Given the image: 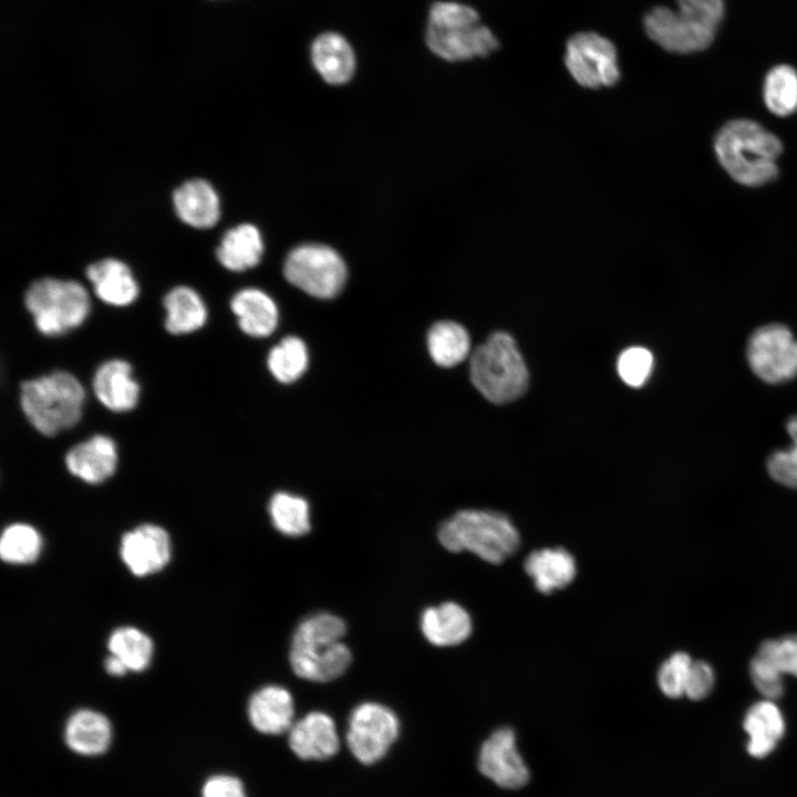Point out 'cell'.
I'll return each mask as SVG.
<instances>
[{"mask_svg":"<svg viewBox=\"0 0 797 797\" xmlns=\"http://www.w3.org/2000/svg\"><path fill=\"white\" fill-rule=\"evenodd\" d=\"M677 10L690 18L717 29L724 18V0H676Z\"/></svg>","mask_w":797,"mask_h":797,"instance_id":"cell-39","label":"cell"},{"mask_svg":"<svg viewBox=\"0 0 797 797\" xmlns=\"http://www.w3.org/2000/svg\"><path fill=\"white\" fill-rule=\"evenodd\" d=\"M749 667L770 679L783 680L785 674L797 677V634L763 642Z\"/></svg>","mask_w":797,"mask_h":797,"instance_id":"cell-30","label":"cell"},{"mask_svg":"<svg viewBox=\"0 0 797 797\" xmlns=\"http://www.w3.org/2000/svg\"><path fill=\"white\" fill-rule=\"evenodd\" d=\"M262 252L263 242L258 228L241 224L225 232L216 257L226 269L238 272L257 266Z\"/></svg>","mask_w":797,"mask_h":797,"instance_id":"cell-28","label":"cell"},{"mask_svg":"<svg viewBox=\"0 0 797 797\" xmlns=\"http://www.w3.org/2000/svg\"><path fill=\"white\" fill-rule=\"evenodd\" d=\"M311 61L329 84L348 82L355 70V55L349 41L340 33L323 32L311 44Z\"/></svg>","mask_w":797,"mask_h":797,"instance_id":"cell-21","label":"cell"},{"mask_svg":"<svg viewBox=\"0 0 797 797\" xmlns=\"http://www.w3.org/2000/svg\"><path fill=\"white\" fill-rule=\"evenodd\" d=\"M92 390L97 401L114 413L134 410L141 397V385L131 363L124 359L101 363L93 374Z\"/></svg>","mask_w":797,"mask_h":797,"instance_id":"cell-16","label":"cell"},{"mask_svg":"<svg viewBox=\"0 0 797 797\" xmlns=\"http://www.w3.org/2000/svg\"><path fill=\"white\" fill-rule=\"evenodd\" d=\"M524 568L532 578L536 589L546 594L567 587L577 573L573 556L560 547L530 552L525 559Z\"/></svg>","mask_w":797,"mask_h":797,"instance_id":"cell-22","label":"cell"},{"mask_svg":"<svg viewBox=\"0 0 797 797\" xmlns=\"http://www.w3.org/2000/svg\"><path fill=\"white\" fill-rule=\"evenodd\" d=\"M104 665L106 672L114 676H122L130 672L123 661L113 654L106 658Z\"/></svg>","mask_w":797,"mask_h":797,"instance_id":"cell-42","label":"cell"},{"mask_svg":"<svg viewBox=\"0 0 797 797\" xmlns=\"http://www.w3.org/2000/svg\"><path fill=\"white\" fill-rule=\"evenodd\" d=\"M41 549L42 537L29 524H11L2 531L0 556L8 563H31L39 557Z\"/></svg>","mask_w":797,"mask_h":797,"instance_id":"cell-34","label":"cell"},{"mask_svg":"<svg viewBox=\"0 0 797 797\" xmlns=\"http://www.w3.org/2000/svg\"><path fill=\"white\" fill-rule=\"evenodd\" d=\"M24 304L35 329L45 337H61L80 328L91 311L90 296L83 284L49 277L29 286Z\"/></svg>","mask_w":797,"mask_h":797,"instance_id":"cell-7","label":"cell"},{"mask_svg":"<svg viewBox=\"0 0 797 797\" xmlns=\"http://www.w3.org/2000/svg\"><path fill=\"white\" fill-rule=\"evenodd\" d=\"M267 362L271 374L278 381L291 383L307 370L308 349L301 339L289 335L270 350Z\"/></svg>","mask_w":797,"mask_h":797,"instance_id":"cell-35","label":"cell"},{"mask_svg":"<svg viewBox=\"0 0 797 797\" xmlns=\"http://www.w3.org/2000/svg\"><path fill=\"white\" fill-rule=\"evenodd\" d=\"M293 698L288 690L279 685H267L249 700L248 717L251 725L263 734H281L292 726Z\"/></svg>","mask_w":797,"mask_h":797,"instance_id":"cell-20","label":"cell"},{"mask_svg":"<svg viewBox=\"0 0 797 797\" xmlns=\"http://www.w3.org/2000/svg\"><path fill=\"white\" fill-rule=\"evenodd\" d=\"M269 515L275 528L290 537H299L310 530L309 505L302 497L280 491L269 503Z\"/></svg>","mask_w":797,"mask_h":797,"instance_id":"cell-33","label":"cell"},{"mask_svg":"<svg viewBox=\"0 0 797 797\" xmlns=\"http://www.w3.org/2000/svg\"><path fill=\"white\" fill-rule=\"evenodd\" d=\"M120 555L128 570L145 577L161 571L172 556V544L167 531L158 525L143 524L121 539Z\"/></svg>","mask_w":797,"mask_h":797,"instance_id":"cell-14","label":"cell"},{"mask_svg":"<svg viewBox=\"0 0 797 797\" xmlns=\"http://www.w3.org/2000/svg\"><path fill=\"white\" fill-rule=\"evenodd\" d=\"M743 726L748 734L747 752L756 758L769 755L786 729L779 707L772 700L766 698L749 707Z\"/></svg>","mask_w":797,"mask_h":797,"instance_id":"cell-24","label":"cell"},{"mask_svg":"<svg viewBox=\"0 0 797 797\" xmlns=\"http://www.w3.org/2000/svg\"><path fill=\"white\" fill-rule=\"evenodd\" d=\"M565 64L572 79L587 89L612 86L620 80L614 44L596 32H579L569 38Z\"/></svg>","mask_w":797,"mask_h":797,"instance_id":"cell-9","label":"cell"},{"mask_svg":"<svg viewBox=\"0 0 797 797\" xmlns=\"http://www.w3.org/2000/svg\"><path fill=\"white\" fill-rule=\"evenodd\" d=\"M747 360L763 381H788L797 374V341L785 325H764L748 341Z\"/></svg>","mask_w":797,"mask_h":797,"instance_id":"cell-11","label":"cell"},{"mask_svg":"<svg viewBox=\"0 0 797 797\" xmlns=\"http://www.w3.org/2000/svg\"><path fill=\"white\" fill-rule=\"evenodd\" d=\"M787 431L793 441L791 448L772 454L767 469L779 484L797 488V416L789 418Z\"/></svg>","mask_w":797,"mask_h":797,"instance_id":"cell-37","label":"cell"},{"mask_svg":"<svg viewBox=\"0 0 797 797\" xmlns=\"http://www.w3.org/2000/svg\"><path fill=\"white\" fill-rule=\"evenodd\" d=\"M425 41L434 54L451 62L487 56L499 46L493 31L480 23L478 12L455 1L433 3Z\"/></svg>","mask_w":797,"mask_h":797,"instance_id":"cell-4","label":"cell"},{"mask_svg":"<svg viewBox=\"0 0 797 797\" xmlns=\"http://www.w3.org/2000/svg\"><path fill=\"white\" fill-rule=\"evenodd\" d=\"M118 451L115 441L104 434H95L73 445L65 454L68 472L80 480L97 485L116 472Z\"/></svg>","mask_w":797,"mask_h":797,"instance_id":"cell-15","label":"cell"},{"mask_svg":"<svg viewBox=\"0 0 797 797\" xmlns=\"http://www.w3.org/2000/svg\"><path fill=\"white\" fill-rule=\"evenodd\" d=\"M201 797H247L241 782L229 775L210 777L203 787Z\"/></svg>","mask_w":797,"mask_h":797,"instance_id":"cell-41","label":"cell"},{"mask_svg":"<svg viewBox=\"0 0 797 797\" xmlns=\"http://www.w3.org/2000/svg\"><path fill=\"white\" fill-rule=\"evenodd\" d=\"M110 654L121 659L128 671L142 672L149 666L154 645L152 639L134 627L115 629L108 638Z\"/></svg>","mask_w":797,"mask_h":797,"instance_id":"cell-31","label":"cell"},{"mask_svg":"<svg viewBox=\"0 0 797 797\" xmlns=\"http://www.w3.org/2000/svg\"><path fill=\"white\" fill-rule=\"evenodd\" d=\"M480 773L503 788L516 789L527 784L529 770L509 727L496 729L482 745L478 755Z\"/></svg>","mask_w":797,"mask_h":797,"instance_id":"cell-13","label":"cell"},{"mask_svg":"<svg viewBox=\"0 0 797 797\" xmlns=\"http://www.w3.org/2000/svg\"><path fill=\"white\" fill-rule=\"evenodd\" d=\"M470 379L483 396L493 403H508L524 394L528 385V370L508 333H493L474 351Z\"/></svg>","mask_w":797,"mask_h":797,"instance_id":"cell-6","label":"cell"},{"mask_svg":"<svg viewBox=\"0 0 797 797\" xmlns=\"http://www.w3.org/2000/svg\"><path fill=\"white\" fill-rule=\"evenodd\" d=\"M164 327L173 335H185L201 329L208 318L200 294L188 286L170 289L163 299Z\"/></svg>","mask_w":797,"mask_h":797,"instance_id":"cell-25","label":"cell"},{"mask_svg":"<svg viewBox=\"0 0 797 797\" xmlns=\"http://www.w3.org/2000/svg\"><path fill=\"white\" fill-rule=\"evenodd\" d=\"M343 620L328 612L303 619L297 627L290 648V664L301 679L328 682L342 675L352 654L342 642Z\"/></svg>","mask_w":797,"mask_h":797,"instance_id":"cell-2","label":"cell"},{"mask_svg":"<svg viewBox=\"0 0 797 797\" xmlns=\"http://www.w3.org/2000/svg\"><path fill=\"white\" fill-rule=\"evenodd\" d=\"M437 537L448 551H470L494 565L515 553L520 545L519 532L506 515L478 509L453 515L441 525Z\"/></svg>","mask_w":797,"mask_h":797,"instance_id":"cell-5","label":"cell"},{"mask_svg":"<svg viewBox=\"0 0 797 797\" xmlns=\"http://www.w3.org/2000/svg\"><path fill=\"white\" fill-rule=\"evenodd\" d=\"M427 348L436 364L451 368L468 356L470 339L460 324L454 321H439L428 331Z\"/></svg>","mask_w":797,"mask_h":797,"instance_id":"cell-29","label":"cell"},{"mask_svg":"<svg viewBox=\"0 0 797 797\" xmlns=\"http://www.w3.org/2000/svg\"><path fill=\"white\" fill-rule=\"evenodd\" d=\"M86 278L95 296L112 307H127L139 294V287L131 268L122 260L105 258L86 268Z\"/></svg>","mask_w":797,"mask_h":797,"instance_id":"cell-19","label":"cell"},{"mask_svg":"<svg viewBox=\"0 0 797 797\" xmlns=\"http://www.w3.org/2000/svg\"><path fill=\"white\" fill-rule=\"evenodd\" d=\"M172 199L177 217L193 228H210L220 218L219 196L213 185L203 178L180 184L173 192Z\"/></svg>","mask_w":797,"mask_h":797,"instance_id":"cell-18","label":"cell"},{"mask_svg":"<svg viewBox=\"0 0 797 797\" xmlns=\"http://www.w3.org/2000/svg\"><path fill=\"white\" fill-rule=\"evenodd\" d=\"M714 152L724 170L738 184L756 187L776 178L780 139L747 118L727 122L717 132Z\"/></svg>","mask_w":797,"mask_h":797,"instance_id":"cell-1","label":"cell"},{"mask_svg":"<svg viewBox=\"0 0 797 797\" xmlns=\"http://www.w3.org/2000/svg\"><path fill=\"white\" fill-rule=\"evenodd\" d=\"M648 37L673 53L702 51L713 42L717 29L701 23L677 9L655 7L644 17Z\"/></svg>","mask_w":797,"mask_h":797,"instance_id":"cell-12","label":"cell"},{"mask_svg":"<svg viewBox=\"0 0 797 797\" xmlns=\"http://www.w3.org/2000/svg\"><path fill=\"white\" fill-rule=\"evenodd\" d=\"M652 368V353L642 346H632L624 350L617 362L619 376L632 387L642 386L649 379Z\"/></svg>","mask_w":797,"mask_h":797,"instance_id":"cell-38","label":"cell"},{"mask_svg":"<svg viewBox=\"0 0 797 797\" xmlns=\"http://www.w3.org/2000/svg\"><path fill=\"white\" fill-rule=\"evenodd\" d=\"M400 723L394 712L375 702L358 705L349 718L348 746L363 764L380 760L396 741Z\"/></svg>","mask_w":797,"mask_h":797,"instance_id":"cell-10","label":"cell"},{"mask_svg":"<svg viewBox=\"0 0 797 797\" xmlns=\"http://www.w3.org/2000/svg\"><path fill=\"white\" fill-rule=\"evenodd\" d=\"M64 737L75 753L97 755L105 752L111 743V723L96 711L79 710L68 720Z\"/></svg>","mask_w":797,"mask_h":797,"instance_id":"cell-27","label":"cell"},{"mask_svg":"<svg viewBox=\"0 0 797 797\" xmlns=\"http://www.w3.org/2000/svg\"><path fill=\"white\" fill-rule=\"evenodd\" d=\"M230 308L239 328L250 337H267L277 328V306L259 289L246 288L238 291L230 301Z\"/></svg>","mask_w":797,"mask_h":797,"instance_id":"cell-26","label":"cell"},{"mask_svg":"<svg viewBox=\"0 0 797 797\" xmlns=\"http://www.w3.org/2000/svg\"><path fill=\"white\" fill-rule=\"evenodd\" d=\"M468 612L456 602H444L425 609L421 617V630L426 640L437 646L460 644L472 633Z\"/></svg>","mask_w":797,"mask_h":797,"instance_id":"cell-23","label":"cell"},{"mask_svg":"<svg viewBox=\"0 0 797 797\" xmlns=\"http://www.w3.org/2000/svg\"><path fill=\"white\" fill-rule=\"evenodd\" d=\"M289 746L302 759H327L337 754L340 742L333 720L325 713L311 712L292 724Z\"/></svg>","mask_w":797,"mask_h":797,"instance_id":"cell-17","label":"cell"},{"mask_svg":"<svg viewBox=\"0 0 797 797\" xmlns=\"http://www.w3.org/2000/svg\"><path fill=\"white\" fill-rule=\"evenodd\" d=\"M287 280L306 293L321 299L335 297L346 279V267L340 255L323 245H302L284 262Z\"/></svg>","mask_w":797,"mask_h":797,"instance_id":"cell-8","label":"cell"},{"mask_svg":"<svg viewBox=\"0 0 797 797\" xmlns=\"http://www.w3.org/2000/svg\"><path fill=\"white\" fill-rule=\"evenodd\" d=\"M715 674L712 666L705 661H693L684 695L691 700L705 698L713 690Z\"/></svg>","mask_w":797,"mask_h":797,"instance_id":"cell-40","label":"cell"},{"mask_svg":"<svg viewBox=\"0 0 797 797\" xmlns=\"http://www.w3.org/2000/svg\"><path fill=\"white\" fill-rule=\"evenodd\" d=\"M763 97L769 112L788 116L797 111V71L788 64H778L765 76Z\"/></svg>","mask_w":797,"mask_h":797,"instance_id":"cell-32","label":"cell"},{"mask_svg":"<svg viewBox=\"0 0 797 797\" xmlns=\"http://www.w3.org/2000/svg\"><path fill=\"white\" fill-rule=\"evenodd\" d=\"M19 403L28 422L42 435L54 436L81 420L85 390L68 371H54L20 385Z\"/></svg>","mask_w":797,"mask_h":797,"instance_id":"cell-3","label":"cell"},{"mask_svg":"<svg viewBox=\"0 0 797 797\" xmlns=\"http://www.w3.org/2000/svg\"><path fill=\"white\" fill-rule=\"evenodd\" d=\"M692 662L689 654L676 652L662 663L658 684L664 695L672 698L684 695Z\"/></svg>","mask_w":797,"mask_h":797,"instance_id":"cell-36","label":"cell"}]
</instances>
